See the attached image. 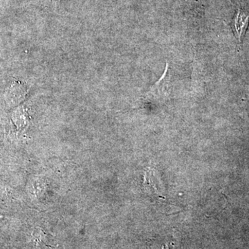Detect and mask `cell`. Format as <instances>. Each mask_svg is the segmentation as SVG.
Wrapping results in <instances>:
<instances>
[{
  "label": "cell",
  "mask_w": 249,
  "mask_h": 249,
  "mask_svg": "<svg viewBox=\"0 0 249 249\" xmlns=\"http://www.w3.org/2000/svg\"><path fill=\"white\" fill-rule=\"evenodd\" d=\"M249 24V14L237 7V14L232 21V29L239 42H242Z\"/></svg>",
  "instance_id": "obj_1"
}]
</instances>
